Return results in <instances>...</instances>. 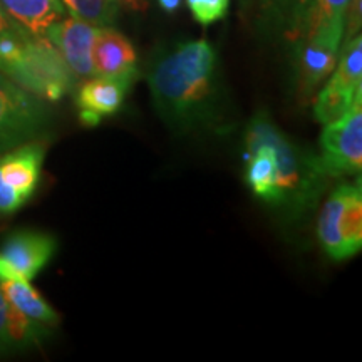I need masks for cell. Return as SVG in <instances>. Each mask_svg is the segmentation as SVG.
Segmentation results:
<instances>
[{
    "label": "cell",
    "mask_w": 362,
    "mask_h": 362,
    "mask_svg": "<svg viewBox=\"0 0 362 362\" xmlns=\"http://www.w3.org/2000/svg\"><path fill=\"white\" fill-rule=\"evenodd\" d=\"M187 4L194 21L200 22L202 25H210L223 19L230 0H187Z\"/></svg>",
    "instance_id": "cell-20"
},
{
    "label": "cell",
    "mask_w": 362,
    "mask_h": 362,
    "mask_svg": "<svg viewBox=\"0 0 362 362\" xmlns=\"http://www.w3.org/2000/svg\"><path fill=\"white\" fill-rule=\"evenodd\" d=\"M51 329L35 324L13 309L0 288V356L33 349L47 339Z\"/></svg>",
    "instance_id": "cell-15"
},
{
    "label": "cell",
    "mask_w": 362,
    "mask_h": 362,
    "mask_svg": "<svg viewBox=\"0 0 362 362\" xmlns=\"http://www.w3.org/2000/svg\"><path fill=\"white\" fill-rule=\"evenodd\" d=\"M344 42L342 30H309L297 40L296 72L302 99H309L315 89L332 74Z\"/></svg>",
    "instance_id": "cell-9"
},
{
    "label": "cell",
    "mask_w": 362,
    "mask_h": 362,
    "mask_svg": "<svg viewBox=\"0 0 362 362\" xmlns=\"http://www.w3.org/2000/svg\"><path fill=\"white\" fill-rule=\"evenodd\" d=\"M243 139L265 143L274 151L277 163L275 208H282L288 215H302L319 202L330 183L319 155L293 141L264 111L248 121Z\"/></svg>",
    "instance_id": "cell-2"
},
{
    "label": "cell",
    "mask_w": 362,
    "mask_h": 362,
    "mask_svg": "<svg viewBox=\"0 0 362 362\" xmlns=\"http://www.w3.org/2000/svg\"><path fill=\"white\" fill-rule=\"evenodd\" d=\"M96 33V25L72 16L52 24L45 37L54 44L76 78L88 79L94 76L93 44Z\"/></svg>",
    "instance_id": "cell-12"
},
{
    "label": "cell",
    "mask_w": 362,
    "mask_h": 362,
    "mask_svg": "<svg viewBox=\"0 0 362 362\" xmlns=\"http://www.w3.org/2000/svg\"><path fill=\"white\" fill-rule=\"evenodd\" d=\"M62 4L72 16L96 27H110L117 19L115 0H62Z\"/></svg>",
    "instance_id": "cell-18"
},
{
    "label": "cell",
    "mask_w": 362,
    "mask_h": 362,
    "mask_svg": "<svg viewBox=\"0 0 362 362\" xmlns=\"http://www.w3.org/2000/svg\"><path fill=\"white\" fill-rule=\"evenodd\" d=\"M51 119V110L44 99L0 72V155L19 144L44 138Z\"/></svg>",
    "instance_id": "cell-5"
},
{
    "label": "cell",
    "mask_w": 362,
    "mask_h": 362,
    "mask_svg": "<svg viewBox=\"0 0 362 362\" xmlns=\"http://www.w3.org/2000/svg\"><path fill=\"white\" fill-rule=\"evenodd\" d=\"M0 6L13 22L34 35L47 34L66 13L61 0H0Z\"/></svg>",
    "instance_id": "cell-17"
},
{
    "label": "cell",
    "mask_w": 362,
    "mask_h": 362,
    "mask_svg": "<svg viewBox=\"0 0 362 362\" xmlns=\"http://www.w3.org/2000/svg\"><path fill=\"white\" fill-rule=\"evenodd\" d=\"M45 139H34L0 155V215L19 211L40 183Z\"/></svg>",
    "instance_id": "cell-7"
},
{
    "label": "cell",
    "mask_w": 362,
    "mask_h": 362,
    "mask_svg": "<svg viewBox=\"0 0 362 362\" xmlns=\"http://www.w3.org/2000/svg\"><path fill=\"white\" fill-rule=\"evenodd\" d=\"M315 0H260L262 21L272 33L297 42L309 30Z\"/></svg>",
    "instance_id": "cell-13"
},
{
    "label": "cell",
    "mask_w": 362,
    "mask_h": 362,
    "mask_svg": "<svg viewBox=\"0 0 362 362\" xmlns=\"http://www.w3.org/2000/svg\"><path fill=\"white\" fill-rule=\"evenodd\" d=\"M136 51L128 37L112 27H98L93 44L94 76H117L136 71Z\"/></svg>",
    "instance_id": "cell-14"
},
{
    "label": "cell",
    "mask_w": 362,
    "mask_h": 362,
    "mask_svg": "<svg viewBox=\"0 0 362 362\" xmlns=\"http://www.w3.org/2000/svg\"><path fill=\"white\" fill-rule=\"evenodd\" d=\"M136 79L138 69L117 76H93L86 81L76 94L81 124L86 128H96L104 117L116 115Z\"/></svg>",
    "instance_id": "cell-11"
},
{
    "label": "cell",
    "mask_w": 362,
    "mask_h": 362,
    "mask_svg": "<svg viewBox=\"0 0 362 362\" xmlns=\"http://www.w3.org/2000/svg\"><path fill=\"white\" fill-rule=\"evenodd\" d=\"M0 288L13 309L35 324L54 329L59 324V314L45 298L30 285V280L17 275L0 277Z\"/></svg>",
    "instance_id": "cell-16"
},
{
    "label": "cell",
    "mask_w": 362,
    "mask_h": 362,
    "mask_svg": "<svg viewBox=\"0 0 362 362\" xmlns=\"http://www.w3.org/2000/svg\"><path fill=\"white\" fill-rule=\"evenodd\" d=\"M158 4H160V7L165 12L173 13V12H176L180 8L181 0H158Z\"/></svg>",
    "instance_id": "cell-22"
},
{
    "label": "cell",
    "mask_w": 362,
    "mask_h": 362,
    "mask_svg": "<svg viewBox=\"0 0 362 362\" xmlns=\"http://www.w3.org/2000/svg\"><path fill=\"white\" fill-rule=\"evenodd\" d=\"M115 2L119 6V4H123V6H128L131 8H141V0H115Z\"/></svg>",
    "instance_id": "cell-23"
},
{
    "label": "cell",
    "mask_w": 362,
    "mask_h": 362,
    "mask_svg": "<svg viewBox=\"0 0 362 362\" xmlns=\"http://www.w3.org/2000/svg\"><path fill=\"white\" fill-rule=\"evenodd\" d=\"M57 238L39 230L22 228L8 235L0 247V277L17 275L34 280L57 252Z\"/></svg>",
    "instance_id": "cell-10"
},
{
    "label": "cell",
    "mask_w": 362,
    "mask_h": 362,
    "mask_svg": "<svg viewBox=\"0 0 362 362\" xmlns=\"http://www.w3.org/2000/svg\"><path fill=\"white\" fill-rule=\"evenodd\" d=\"M320 165L330 180L359 175L362 170V99L342 117L324 124Z\"/></svg>",
    "instance_id": "cell-8"
},
{
    "label": "cell",
    "mask_w": 362,
    "mask_h": 362,
    "mask_svg": "<svg viewBox=\"0 0 362 362\" xmlns=\"http://www.w3.org/2000/svg\"><path fill=\"white\" fill-rule=\"evenodd\" d=\"M362 99V37L357 34L341 45L329 83L319 90L314 116L320 124L339 119Z\"/></svg>",
    "instance_id": "cell-6"
},
{
    "label": "cell",
    "mask_w": 362,
    "mask_h": 362,
    "mask_svg": "<svg viewBox=\"0 0 362 362\" xmlns=\"http://www.w3.org/2000/svg\"><path fill=\"white\" fill-rule=\"evenodd\" d=\"M148 86L153 106L168 128L220 133L228 126L218 54L208 40H188L163 54L148 72Z\"/></svg>",
    "instance_id": "cell-1"
},
{
    "label": "cell",
    "mask_w": 362,
    "mask_h": 362,
    "mask_svg": "<svg viewBox=\"0 0 362 362\" xmlns=\"http://www.w3.org/2000/svg\"><path fill=\"white\" fill-rule=\"evenodd\" d=\"M351 0H315L309 30H346V12ZM307 30V33H309ZM305 33V34H307Z\"/></svg>",
    "instance_id": "cell-19"
},
{
    "label": "cell",
    "mask_w": 362,
    "mask_h": 362,
    "mask_svg": "<svg viewBox=\"0 0 362 362\" xmlns=\"http://www.w3.org/2000/svg\"><path fill=\"white\" fill-rule=\"evenodd\" d=\"M44 101H61L74 88L76 76L45 35L27 34L16 61L4 72Z\"/></svg>",
    "instance_id": "cell-3"
},
{
    "label": "cell",
    "mask_w": 362,
    "mask_h": 362,
    "mask_svg": "<svg viewBox=\"0 0 362 362\" xmlns=\"http://www.w3.org/2000/svg\"><path fill=\"white\" fill-rule=\"evenodd\" d=\"M17 22H13L11 17L7 16V12L4 11V7L0 6V34L2 33H7V30H11L12 27H16Z\"/></svg>",
    "instance_id": "cell-21"
},
{
    "label": "cell",
    "mask_w": 362,
    "mask_h": 362,
    "mask_svg": "<svg viewBox=\"0 0 362 362\" xmlns=\"http://www.w3.org/2000/svg\"><path fill=\"white\" fill-rule=\"evenodd\" d=\"M317 237L332 260H347L362 248V192L357 183H344L330 193L320 208Z\"/></svg>",
    "instance_id": "cell-4"
}]
</instances>
